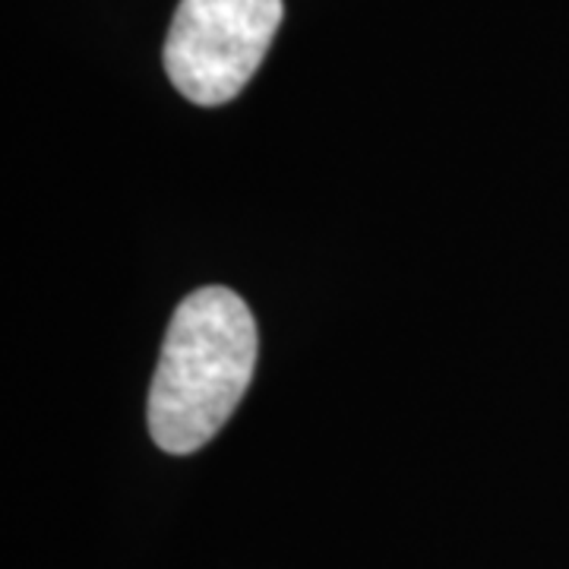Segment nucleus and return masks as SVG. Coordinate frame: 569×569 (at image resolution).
<instances>
[{
  "instance_id": "f03ea898",
  "label": "nucleus",
  "mask_w": 569,
  "mask_h": 569,
  "mask_svg": "<svg viewBox=\"0 0 569 569\" xmlns=\"http://www.w3.org/2000/svg\"><path fill=\"white\" fill-rule=\"evenodd\" d=\"M282 22V0H181L168 39L164 70L193 104L231 102L257 67Z\"/></svg>"
},
{
  "instance_id": "f257e3e1",
  "label": "nucleus",
  "mask_w": 569,
  "mask_h": 569,
  "mask_svg": "<svg viewBox=\"0 0 569 569\" xmlns=\"http://www.w3.org/2000/svg\"><path fill=\"white\" fill-rule=\"evenodd\" d=\"M257 348V320L241 295L222 284L187 295L149 387L146 418L156 447L171 456L206 447L250 387Z\"/></svg>"
}]
</instances>
